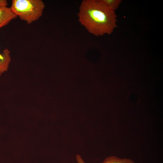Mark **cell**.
I'll return each mask as SVG.
<instances>
[{"instance_id":"8","label":"cell","mask_w":163,"mask_h":163,"mask_svg":"<svg viewBox=\"0 0 163 163\" xmlns=\"http://www.w3.org/2000/svg\"><path fill=\"white\" fill-rule=\"evenodd\" d=\"M8 3L6 0H0V6H7Z\"/></svg>"},{"instance_id":"7","label":"cell","mask_w":163,"mask_h":163,"mask_svg":"<svg viewBox=\"0 0 163 163\" xmlns=\"http://www.w3.org/2000/svg\"><path fill=\"white\" fill-rule=\"evenodd\" d=\"M76 158L78 163H85L80 155H76Z\"/></svg>"},{"instance_id":"1","label":"cell","mask_w":163,"mask_h":163,"mask_svg":"<svg viewBox=\"0 0 163 163\" xmlns=\"http://www.w3.org/2000/svg\"><path fill=\"white\" fill-rule=\"evenodd\" d=\"M78 20L91 34L96 36L110 34L117 27L115 11L100 0H83L78 13Z\"/></svg>"},{"instance_id":"6","label":"cell","mask_w":163,"mask_h":163,"mask_svg":"<svg viewBox=\"0 0 163 163\" xmlns=\"http://www.w3.org/2000/svg\"><path fill=\"white\" fill-rule=\"evenodd\" d=\"M105 6L110 9L115 11L121 2V0H100Z\"/></svg>"},{"instance_id":"2","label":"cell","mask_w":163,"mask_h":163,"mask_svg":"<svg viewBox=\"0 0 163 163\" xmlns=\"http://www.w3.org/2000/svg\"><path fill=\"white\" fill-rule=\"evenodd\" d=\"M45 7L41 0H12L10 8L20 19L30 24L42 16Z\"/></svg>"},{"instance_id":"4","label":"cell","mask_w":163,"mask_h":163,"mask_svg":"<svg viewBox=\"0 0 163 163\" xmlns=\"http://www.w3.org/2000/svg\"><path fill=\"white\" fill-rule=\"evenodd\" d=\"M11 61L10 51L7 48L0 52V76L8 71Z\"/></svg>"},{"instance_id":"5","label":"cell","mask_w":163,"mask_h":163,"mask_svg":"<svg viewBox=\"0 0 163 163\" xmlns=\"http://www.w3.org/2000/svg\"><path fill=\"white\" fill-rule=\"evenodd\" d=\"M101 163H135V161L130 158L111 156L107 157Z\"/></svg>"},{"instance_id":"3","label":"cell","mask_w":163,"mask_h":163,"mask_svg":"<svg viewBox=\"0 0 163 163\" xmlns=\"http://www.w3.org/2000/svg\"><path fill=\"white\" fill-rule=\"evenodd\" d=\"M17 17L10 7L0 6V28L6 25Z\"/></svg>"}]
</instances>
